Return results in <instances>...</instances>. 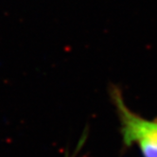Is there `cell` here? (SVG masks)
I'll use <instances>...</instances> for the list:
<instances>
[{
  "mask_svg": "<svg viewBox=\"0 0 157 157\" xmlns=\"http://www.w3.org/2000/svg\"><path fill=\"white\" fill-rule=\"evenodd\" d=\"M109 94L118 117L123 146L137 147L142 157H157V117L148 119L134 113L117 86H112Z\"/></svg>",
  "mask_w": 157,
  "mask_h": 157,
  "instance_id": "6da1fadb",
  "label": "cell"
},
{
  "mask_svg": "<svg viewBox=\"0 0 157 157\" xmlns=\"http://www.w3.org/2000/svg\"><path fill=\"white\" fill-rule=\"evenodd\" d=\"M85 142V136H83V137L80 140V144H78V150L75 151V153L74 154H70V153H67V154H65V156L64 157H76L77 156V154H78V151H80V149L82 148V146L83 145V143Z\"/></svg>",
  "mask_w": 157,
  "mask_h": 157,
  "instance_id": "7a4b0ae2",
  "label": "cell"
}]
</instances>
